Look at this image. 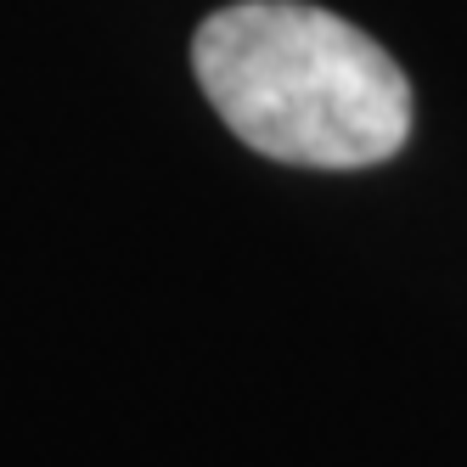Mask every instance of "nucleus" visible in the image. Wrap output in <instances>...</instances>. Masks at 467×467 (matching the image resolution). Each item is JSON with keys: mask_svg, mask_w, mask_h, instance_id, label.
Here are the masks:
<instances>
[{"mask_svg": "<svg viewBox=\"0 0 467 467\" xmlns=\"http://www.w3.org/2000/svg\"><path fill=\"white\" fill-rule=\"evenodd\" d=\"M197 85L231 136L276 163L366 170L406 147L411 85L400 62L305 0H237L192 40Z\"/></svg>", "mask_w": 467, "mask_h": 467, "instance_id": "f257e3e1", "label": "nucleus"}]
</instances>
